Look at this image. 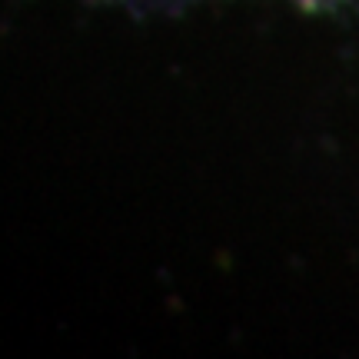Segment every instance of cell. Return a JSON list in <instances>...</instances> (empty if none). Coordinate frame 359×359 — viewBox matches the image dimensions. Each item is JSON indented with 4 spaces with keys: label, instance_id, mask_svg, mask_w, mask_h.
Wrapping results in <instances>:
<instances>
[{
    "label": "cell",
    "instance_id": "6da1fadb",
    "mask_svg": "<svg viewBox=\"0 0 359 359\" xmlns=\"http://www.w3.org/2000/svg\"><path fill=\"white\" fill-rule=\"evenodd\" d=\"M90 4H110V7H123L133 13H167V11H183L190 4L200 0H90Z\"/></svg>",
    "mask_w": 359,
    "mask_h": 359
}]
</instances>
